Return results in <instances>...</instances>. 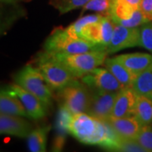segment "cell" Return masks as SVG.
<instances>
[{
	"mask_svg": "<svg viewBox=\"0 0 152 152\" xmlns=\"http://www.w3.org/2000/svg\"><path fill=\"white\" fill-rule=\"evenodd\" d=\"M140 47L152 53V21L140 27Z\"/></svg>",
	"mask_w": 152,
	"mask_h": 152,
	"instance_id": "obj_27",
	"label": "cell"
},
{
	"mask_svg": "<svg viewBox=\"0 0 152 152\" xmlns=\"http://www.w3.org/2000/svg\"><path fill=\"white\" fill-rule=\"evenodd\" d=\"M32 130V126L23 117L0 113V135L15 136L26 138Z\"/></svg>",
	"mask_w": 152,
	"mask_h": 152,
	"instance_id": "obj_11",
	"label": "cell"
},
{
	"mask_svg": "<svg viewBox=\"0 0 152 152\" xmlns=\"http://www.w3.org/2000/svg\"><path fill=\"white\" fill-rule=\"evenodd\" d=\"M0 113L28 117L20 99L8 89L0 90Z\"/></svg>",
	"mask_w": 152,
	"mask_h": 152,
	"instance_id": "obj_16",
	"label": "cell"
},
{
	"mask_svg": "<svg viewBox=\"0 0 152 152\" xmlns=\"http://www.w3.org/2000/svg\"><path fill=\"white\" fill-rule=\"evenodd\" d=\"M90 0H50V4L64 15L68 12L83 8Z\"/></svg>",
	"mask_w": 152,
	"mask_h": 152,
	"instance_id": "obj_23",
	"label": "cell"
},
{
	"mask_svg": "<svg viewBox=\"0 0 152 152\" xmlns=\"http://www.w3.org/2000/svg\"><path fill=\"white\" fill-rule=\"evenodd\" d=\"M100 26H101V44L107 48L113 37L115 23L112 20V19L108 15H102L100 20Z\"/></svg>",
	"mask_w": 152,
	"mask_h": 152,
	"instance_id": "obj_25",
	"label": "cell"
},
{
	"mask_svg": "<svg viewBox=\"0 0 152 152\" xmlns=\"http://www.w3.org/2000/svg\"><path fill=\"white\" fill-rule=\"evenodd\" d=\"M137 96L138 95L131 87L123 88L119 91L115 99L110 118L134 116Z\"/></svg>",
	"mask_w": 152,
	"mask_h": 152,
	"instance_id": "obj_12",
	"label": "cell"
},
{
	"mask_svg": "<svg viewBox=\"0 0 152 152\" xmlns=\"http://www.w3.org/2000/svg\"><path fill=\"white\" fill-rule=\"evenodd\" d=\"M146 152H152V124L142 126L135 139Z\"/></svg>",
	"mask_w": 152,
	"mask_h": 152,
	"instance_id": "obj_28",
	"label": "cell"
},
{
	"mask_svg": "<svg viewBox=\"0 0 152 152\" xmlns=\"http://www.w3.org/2000/svg\"><path fill=\"white\" fill-rule=\"evenodd\" d=\"M134 116L142 126L152 124V101L144 96H137Z\"/></svg>",
	"mask_w": 152,
	"mask_h": 152,
	"instance_id": "obj_21",
	"label": "cell"
},
{
	"mask_svg": "<svg viewBox=\"0 0 152 152\" xmlns=\"http://www.w3.org/2000/svg\"><path fill=\"white\" fill-rule=\"evenodd\" d=\"M83 83L93 90L118 92L124 86L107 68H96L82 77Z\"/></svg>",
	"mask_w": 152,
	"mask_h": 152,
	"instance_id": "obj_8",
	"label": "cell"
},
{
	"mask_svg": "<svg viewBox=\"0 0 152 152\" xmlns=\"http://www.w3.org/2000/svg\"><path fill=\"white\" fill-rule=\"evenodd\" d=\"M102 15H101V14H96V15H88L86 16L80 17L77 20L72 23L70 26L66 27L65 31L72 37L81 38L80 33H81L82 29L88 24L100 20V19L102 17Z\"/></svg>",
	"mask_w": 152,
	"mask_h": 152,
	"instance_id": "obj_22",
	"label": "cell"
},
{
	"mask_svg": "<svg viewBox=\"0 0 152 152\" xmlns=\"http://www.w3.org/2000/svg\"><path fill=\"white\" fill-rule=\"evenodd\" d=\"M114 132L123 139H136L141 129V125L134 116L110 118L107 121Z\"/></svg>",
	"mask_w": 152,
	"mask_h": 152,
	"instance_id": "obj_14",
	"label": "cell"
},
{
	"mask_svg": "<svg viewBox=\"0 0 152 152\" xmlns=\"http://www.w3.org/2000/svg\"><path fill=\"white\" fill-rule=\"evenodd\" d=\"M44 51L50 53L76 54L93 51H107L103 45L95 44L83 38L70 37L65 28H56L46 40Z\"/></svg>",
	"mask_w": 152,
	"mask_h": 152,
	"instance_id": "obj_2",
	"label": "cell"
},
{
	"mask_svg": "<svg viewBox=\"0 0 152 152\" xmlns=\"http://www.w3.org/2000/svg\"><path fill=\"white\" fill-rule=\"evenodd\" d=\"M37 68L42 73L49 86L54 91H60L77 80L60 60L45 51L38 55Z\"/></svg>",
	"mask_w": 152,
	"mask_h": 152,
	"instance_id": "obj_3",
	"label": "cell"
},
{
	"mask_svg": "<svg viewBox=\"0 0 152 152\" xmlns=\"http://www.w3.org/2000/svg\"><path fill=\"white\" fill-rule=\"evenodd\" d=\"M140 10L151 21H152V0H141Z\"/></svg>",
	"mask_w": 152,
	"mask_h": 152,
	"instance_id": "obj_30",
	"label": "cell"
},
{
	"mask_svg": "<svg viewBox=\"0 0 152 152\" xmlns=\"http://www.w3.org/2000/svg\"><path fill=\"white\" fill-rule=\"evenodd\" d=\"M50 129V126H44L31 131L27 136L28 149L30 151L44 152L47 151L48 134Z\"/></svg>",
	"mask_w": 152,
	"mask_h": 152,
	"instance_id": "obj_19",
	"label": "cell"
},
{
	"mask_svg": "<svg viewBox=\"0 0 152 152\" xmlns=\"http://www.w3.org/2000/svg\"><path fill=\"white\" fill-rule=\"evenodd\" d=\"M58 91L61 106H64L73 114L86 113L91 93L86 84L75 80Z\"/></svg>",
	"mask_w": 152,
	"mask_h": 152,
	"instance_id": "obj_6",
	"label": "cell"
},
{
	"mask_svg": "<svg viewBox=\"0 0 152 152\" xmlns=\"http://www.w3.org/2000/svg\"><path fill=\"white\" fill-rule=\"evenodd\" d=\"M117 94L118 92L94 90L86 113L102 121H108Z\"/></svg>",
	"mask_w": 152,
	"mask_h": 152,
	"instance_id": "obj_9",
	"label": "cell"
},
{
	"mask_svg": "<svg viewBox=\"0 0 152 152\" xmlns=\"http://www.w3.org/2000/svg\"><path fill=\"white\" fill-rule=\"evenodd\" d=\"M52 54L60 60L77 79L84 77L96 68L104 64L108 55L107 51H93L76 54Z\"/></svg>",
	"mask_w": 152,
	"mask_h": 152,
	"instance_id": "obj_5",
	"label": "cell"
},
{
	"mask_svg": "<svg viewBox=\"0 0 152 152\" xmlns=\"http://www.w3.org/2000/svg\"><path fill=\"white\" fill-rule=\"evenodd\" d=\"M30 0H0V3L8 4H19L21 2H27Z\"/></svg>",
	"mask_w": 152,
	"mask_h": 152,
	"instance_id": "obj_32",
	"label": "cell"
},
{
	"mask_svg": "<svg viewBox=\"0 0 152 152\" xmlns=\"http://www.w3.org/2000/svg\"><path fill=\"white\" fill-rule=\"evenodd\" d=\"M69 134L82 144L97 145L111 151H118L121 142V138L107 121L86 113L72 114Z\"/></svg>",
	"mask_w": 152,
	"mask_h": 152,
	"instance_id": "obj_1",
	"label": "cell"
},
{
	"mask_svg": "<svg viewBox=\"0 0 152 152\" xmlns=\"http://www.w3.org/2000/svg\"><path fill=\"white\" fill-rule=\"evenodd\" d=\"M72 114L73 113L64 106L60 107L56 121V136L53 145V151H61L64 148L66 137L69 134V124Z\"/></svg>",
	"mask_w": 152,
	"mask_h": 152,
	"instance_id": "obj_15",
	"label": "cell"
},
{
	"mask_svg": "<svg viewBox=\"0 0 152 152\" xmlns=\"http://www.w3.org/2000/svg\"><path fill=\"white\" fill-rule=\"evenodd\" d=\"M26 15V11L19 4L0 3V37Z\"/></svg>",
	"mask_w": 152,
	"mask_h": 152,
	"instance_id": "obj_17",
	"label": "cell"
},
{
	"mask_svg": "<svg viewBox=\"0 0 152 152\" xmlns=\"http://www.w3.org/2000/svg\"><path fill=\"white\" fill-rule=\"evenodd\" d=\"M134 47H140V27H125L115 24L111 42L107 46V54Z\"/></svg>",
	"mask_w": 152,
	"mask_h": 152,
	"instance_id": "obj_7",
	"label": "cell"
},
{
	"mask_svg": "<svg viewBox=\"0 0 152 152\" xmlns=\"http://www.w3.org/2000/svg\"><path fill=\"white\" fill-rule=\"evenodd\" d=\"M131 88L137 95L144 96L152 101V64L136 76Z\"/></svg>",
	"mask_w": 152,
	"mask_h": 152,
	"instance_id": "obj_20",
	"label": "cell"
},
{
	"mask_svg": "<svg viewBox=\"0 0 152 152\" xmlns=\"http://www.w3.org/2000/svg\"><path fill=\"white\" fill-rule=\"evenodd\" d=\"M113 0H90L86 5L83 7V11H96L98 14L108 15L109 10L111 9Z\"/></svg>",
	"mask_w": 152,
	"mask_h": 152,
	"instance_id": "obj_26",
	"label": "cell"
},
{
	"mask_svg": "<svg viewBox=\"0 0 152 152\" xmlns=\"http://www.w3.org/2000/svg\"><path fill=\"white\" fill-rule=\"evenodd\" d=\"M7 89L20 99L29 118L34 120H39L43 118L47 115L48 107L35 95L26 91L15 83L10 86Z\"/></svg>",
	"mask_w": 152,
	"mask_h": 152,
	"instance_id": "obj_10",
	"label": "cell"
},
{
	"mask_svg": "<svg viewBox=\"0 0 152 152\" xmlns=\"http://www.w3.org/2000/svg\"><path fill=\"white\" fill-rule=\"evenodd\" d=\"M130 6H132L134 9H140V4L141 0H124Z\"/></svg>",
	"mask_w": 152,
	"mask_h": 152,
	"instance_id": "obj_31",
	"label": "cell"
},
{
	"mask_svg": "<svg viewBox=\"0 0 152 152\" xmlns=\"http://www.w3.org/2000/svg\"><path fill=\"white\" fill-rule=\"evenodd\" d=\"M115 58L134 76L139 75L152 64V55L144 53H125Z\"/></svg>",
	"mask_w": 152,
	"mask_h": 152,
	"instance_id": "obj_13",
	"label": "cell"
},
{
	"mask_svg": "<svg viewBox=\"0 0 152 152\" xmlns=\"http://www.w3.org/2000/svg\"><path fill=\"white\" fill-rule=\"evenodd\" d=\"M101 20V19H100ZM80 37L95 44H101V26L100 20L88 24L82 29Z\"/></svg>",
	"mask_w": 152,
	"mask_h": 152,
	"instance_id": "obj_24",
	"label": "cell"
},
{
	"mask_svg": "<svg viewBox=\"0 0 152 152\" xmlns=\"http://www.w3.org/2000/svg\"><path fill=\"white\" fill-rule=\"evenodd\" d=\"M15 84L37 96L47 107L52 103L53 89L49 86L42 73L37 67L27 64L15 76Z\"/></svg>",
	"mask_w": 152,
	"mask_h": 152,
	"instance_id": "obj_4",
	"label": "cell"
},
{
	"mask_svg": "<svg viewBox=\"0 0 152 152\" xmlns=\"http://www.w3.org/2000/svg\"><path fill=\"white\" fill-rule=\"evenodd\" d=\"M118 151L146 152L145 150L137 142L135 139H123V138H121V142Z\"/></svg>",
	"mask_w": 152,
	"mask_h": 152,
	"instance_id": "obj_29",
	"label": "cell"
},
{
	"mask_svg": "<svg viewBox=\"0 0 152 152\" xmlns=\"http://www.w3.org/2000/svg\"><path fill=\"white\" fill-rule=\"evenodd\" d=\"M104 65L105 68H107L117 78V80L120 82L124 88L132 86V84L136 76L131 74L124 66L117 60L115 57L109 58H107Z\"/></svg>",
	"mask_w": 152,
	"mask_h": 152,
	"instance_id": "obj_18",
	"label": "cell"
}]
</instances>
